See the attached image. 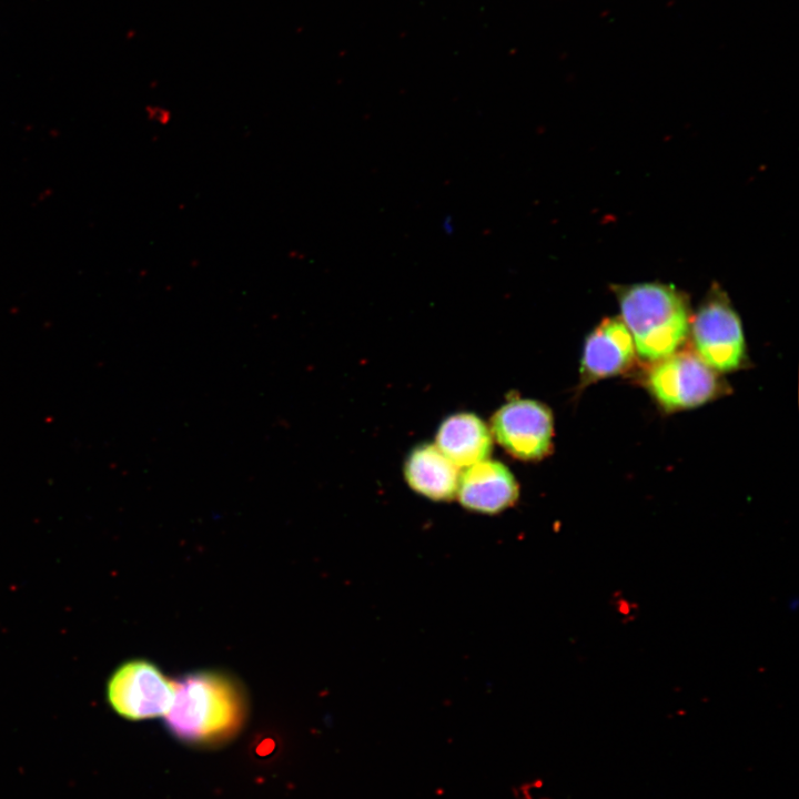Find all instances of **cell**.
Wrapping results in <instances>:
<instances>
[{"instance_id": "6da1fadb", "label": "cell", "mask_w": 799, "mask_h": 799, "mask_svg": "<svg viewBox=\"0 0 799 799\" xmlns=\"http://www.w3.org/2000/svg\"><path fill=\"white\" fill-rule=\"evenodd\" d=\"M245 717L246 700L239 684L219 672L196 671L175 682V697L164 719L179 740L212 746L234 737Z\"/></svg>"}, {"instance_id": "7a4b0ae2", "label": "cell", "mask_w": 799, "mask_h": 799, "mask_svg": "<svg viewBox=\"0 0 799 799\" xmlns=\"http://www.w3.org/2000/svg\"><path fill=\"white\" fill-rule=\"evenodd\" d=\"M614 290L620 318L643 360L654 363L678 351L688 337L691 317L684 293L663 283H639Z\"/></svg>"}, {"instance_id": "3957f363", "label": "cell", "mask_w": 799, "mask_h": 799, "mask_svg": "<svg viewBox=\"0 0 799 799\" xmlns=\"http://www.w3.org/2000/svg\"><path fill=\"white\" fill-rule=\"evenodd\" d=\"M714 368L696 352L676 351L654 362L644 376V384L666 411L700 406L726 391Z\"/></svg>"}, {"instance_id": "277c9868", "label": "cell", "mask_w": 799, "mask_h": 799, "mask_svg": "<svg viewBox=\"0 0 799 799\" xmlns=\"http://www.w3.org/2000/svg\"><path fill=\"white\" fill-rule=\"evenodd\" d=\"M689 328L697 355L716 372H731L745 365L746 342L740 317L717 284L690 317Z\"/></svg>"}, {"instance_id": "5b68a950", "label": "cell", "mask_w": 799, "mask_h": 799, "mask_svg": "<svg viewBox=\"0 0 799 799\" xmlns=\"http://www.w3.org/2000/svg\"><path fill=\"white\" fill-rule=\"evenodd\" d=\"M107 697L120 716L143 720L165 716L175 697V682L152 663L130 660L108 680Z\"/></svg>"}, {"instance_id": "8992f818", "label": "cell", "mask_w": 799, "mask_h": 799, "mask_svg": "<svg viewBox=\"0 0 799 799\" xmlns=\"http://www.w3.org/2000/svg\"><path fill=\"white\" fill-rule=\"evenodd\" d=\"M490 433L514 458L540 461L553 448V413L538 401L512 398L492 416Z\"/></svg>"}, {"instance_id": "52a82bcc", "label": "cell", "mask_w": 799, "mask_h": 799, "mask_svg": "<svg viewBox=\"0 0 799 799\" xmlns=\"http://www.w3.org/2000/svg\"><path fill=\"white\" fill-rule=\"evenodd\" d=\"M636 358L633 337L620 317H606L587 335L580 360V384L628 371Z\"/></svg>"}, {"instance_id": "ba28073f", "label": "cell", "mask_w": 799, "mask_h": 799, "mask_svg": "<svg viewBox=\"0 0 799 799\" xmlns=\"http://www.w3.org/2000/svg\"><path fill=\"white\" fill-rule=\"evenodd\" d=\"M456 497L469 512L496 515L516 504L519 486L504 464L485 459L461 473Z\"/></svg>"}, {"instance_id": "9c48e42d", "label": "cell", "mask_w": 799, "mask_h": 799, "mask_svg": "<svg viewBox=\"0 0 799 799\" xmlns=\"http://www.w3.org/2000/svg\"><path fill=\"white\" fill-rule=\"evenodd\" d=\"M403 472L408 486L431 500L448 502L456 497L459 467L436 445L424 443L415 446L405 459Z\"/></svg>"}, {"instance_id": "30bf717a", "label": "cell", "mask_w": 799, "mask_h": 799, "mask_svg": "<svg viewBox=\"0 0 799 799\" xmlns=\"http://www.w3.org/2000/svg\"><path fill=\"white\" fill-rule=\"evenodd\" d=\"M435 445L461 468L487 459L493 448V438L482 418L463 412L449 415L441 423Z\"/></svg>"}]
</instances>
